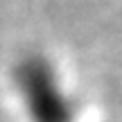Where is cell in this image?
<instances>
[{"label":"cell","instance_id":"cell-1","mask_svg":"<svg viewBox=\"0 0 122 122\" xmlns=\"http://www.w3.org/2000/svg\"><path fill=\"white\" fill-rule=\"evenodd\" d=\"M11 86L25 122H86L61 75L43 54L18 61L11 70Z\"/></svg>","mask_w":122,"mask_h":122}]
</instances>
